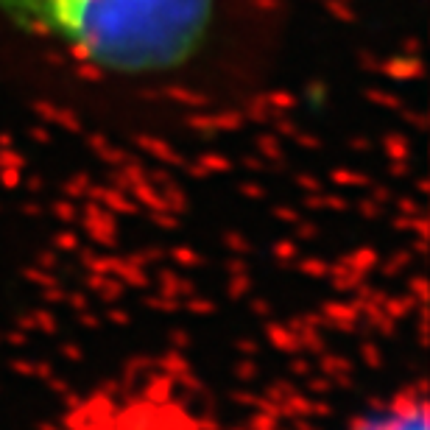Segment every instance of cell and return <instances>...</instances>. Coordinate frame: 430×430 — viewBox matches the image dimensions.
I'll return each mask as SVG.
<instances>
[{"mask_svg":"<svg viewBox=\"0 0 430 430\" xmlns=\"http://www.w3.org/2000/svg\"><path fill=\"white\" fill-rule=\"evenodd\" d=\"M355 430H427L424 402L419 397H402L391 408L364 419Z\"/></svg>","mask_w":430,"mask_h":430,"instance_id":"7a4b0ae2","label":"cell"},{"mask_svg":"<svg viewBox=\"0 0 430 430\" xmlns=\"http://www.w3.org/2000/svg\"><path fill=\"white\" fill-rule=\"evenodd\" d=\"M215 0H0V20L98 70L168 73L207 42Z\"/></svg>","mask_w":430,"mask_h":430,"instance_id":"6da1fadb","label":"cell"}]
</instances>
